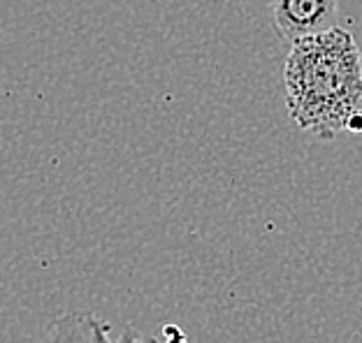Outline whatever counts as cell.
<instances>
[{"label":"cell","instance_id":"1","mask_svg":"<svg viewBox=\"0 0 362 343\" xmlns=\"http://www.w3.org/2000/svg\"><path fill=\"white\" fill-rule=\"evenodd\" d=\"M286 109L302 133L334 140L362 130V54L349 30L293 42L284 63Z\"/></svg>","mask_w":362,"mask_h":343},{"label":"cell","instance_id":"2","mask_svg":"<svg viewBox=\"0 0 362 343\" xmlns=\"http://www.w3.org/2000/svg\"><path fill=\"white\" fill-rule=\"evenodd\" d=\"M272 23L284 42L320 35L337 26V0H272Z\"/></svg>","mask_w":362,"mask_h":343},{"label":"cell","instance_id":"3","mask_svg":"<svg viewBox=\"0 0 362 343\" xmlns=\"http://www.w3.org/2000/svg\"><path fill=\"white\" fill-rule=\"evenodd\" d=\"M95 318L81 311H68L56 318L40 343H95Z\"/></svg>","mask_w":362,"mask_h":343},{"label":"cell","instance_id":"4","mask_svg":"<svg viewBox=\"0 0 362 343\" xmlns=\"http://www.w3.org/2000/svg\"><path fill=\"white\" fill-rule=\"evenodd\" d=\"M93 330H95V343H114L110 337H107V327H105V325H100V323L95 320V323H93ZM117 343H153V341H146L137 330L126 327V330H123V334H121V339H119Z\"/></svg>","mask_w":362,"mask_h":343}]
</instances>
